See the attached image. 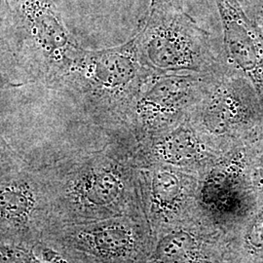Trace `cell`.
Listing matches in <instances>:
<instances>
[{"label": "cell", "instance_id": "6da1fadb", "mask_svg": "<svg viewBox=\"0 0 263 263\" xmlns=\"http://www.w3.org/2000/svg\"><path fill=\"white\" fill-rule=\"evenodd\" d=\"M35 167L50 203L49 231L120 216H145L139 166L125 141L110 138L101 148Z\"/></svg>", "mask_w": 263, "mask_h": 263}, {"label": "cell", "instance_id": "7a4b0ae2", "mask_svg": "<svg viewBox=\"0 0 263 263\" xmlns=\"http://www.w3.org/2000/svg\"><path fill=\"white\" fill-rule=\"evenodd\" d=\"M2 61L19 71L17 84L40 83L50 89L66 76L84 50L66 28L53 0L2 3Z\"/></svg>", "mask_w": 263, "mask_h": 263}, {"label": "cell", "instance_id": "3957f363", "mask_svg": "<svg viewBox=\"0 0 263 263\" xmlns=\"http://www.w3.org/2000/svg\"><path fill=\"white\" fill-rule=\"evenodd\" d=\"M152 73L141 64L132 38L117 47L84 49L54 90L68 96L92 122L115 138Z\"/></svg>", "mask_w": 263, "mask_h": 263}, {"label": "cell", "instance_id": "277c9868", "mask_svg": "<svg viewBox=\"0 0 263 263\" xmlns=\"http://www.w3.org/2000/svg\"><path fill=\"white\" fill-rule=\"evenodd\" d=\"M135 45L141 64L158 74L218 76L221 52L206 30L169 0H151Z\"/></svg>", "mask_w": 263, "mask_h": 263}, {"label": "cell", "instance_id": "5b68a950", "mask_svg": "<svg viewBox=\"0 0 263 263\" xmlns=\"http://www.w3.org/2000/svg\"><path fill=\"white\" fill-rule=\"evenodd\" d=\"M219 76L152 73L130 107L115 138L135 144L189 120Z\"/></svg>", "mask_w": 263, "mask_h": 263}, {"label": "cell", "instance_id": "8992f818", "mask_svg": "<svg viewBox=\"0 0 263 263\" xmlns=\"http://www.w3.org/2000/svg\"><path fill=\"white\" fill-rule=\"evenodd\" d=\"M1 242L33 245L51 226L47 191L34 165L1 139Z\"/></svg>", "mask_w": 263, "mask_h": 263}, {"label": "cell", "instance_id": "52a82bcc", "mask_svg": "<svg viewBox=\"0 0 263 263\" xmlns=\"http://www.w3.org/2000/svg\"><path fill=\"white\" fill-rule=\"evenodd\" d=\"M42 240L60 246L83 263H146L155 244L142 216L57 227Z\"/></svg>", "mask_w": 263, "mask_h": 263}, {"label": "cell", "instance_id": "ba28073f", "mask_svg": "<svg viewBox=\"0 0 263 263\" xmlns=\"http://www.w3.org/2000/svg\"><path fill=\"white\" fill-rule=\"evenodd\" d=\"M138 166L151 164L174 168L200 165L209 157L206 137L190 120L149 139L132 144Z\"/></svg>", "mask_w": 263, "mask_h": 263}, {"label": "cell", "instance_id": "9c48e42d", "mask_svg": "<svg viewBox=\"0 0 263 263\" xmlns=\"http://www.w3.org/2000/svg\"><path fill=\"white\" fill-rule=\"evenodd\" d=\"M139 173L143 213L156 238L180 207L186 180L178 168L161 164L140 166Z\"/></svg>", "mask_w": 263, "mask_h": 263}, {"label": "cell", "instance_id": "30bf717a", "mask_svg": "<svg viewBox=\"0 0 263 263\" xmlns=\"http://www.w3.org/2000/svg\"><path fill=\"white\" fill-rule=\"evenodd\" d=\"M0 263H83L48 240L33 245L1 242Z\"/></svg>", "mask_w": 263, "mask_h": 263}, {"label": "cell", "instance_id": "8fae6325", "mask_svg": "<svg viewBox=\"0 0 263 263\" xmlns=\"http://www.w3.org/2000/svg\"><path fill=\"white\" fill-rule=\"evenodd\" d=\"M248 238L254 247L263 248V216L254 221L249 231Z\"/></svg>", "mask_w": 263, "mask_h": 263}, {"label": "cell", "instance_id": "7c38bea8", "mask_svg": "<svg viewBox=\"0 0 263 263\" xmlns=\"http://www.w3.org/2000/svg\"><path fill=\"white\" fill-rule=\"evenodd\" d=\"M10 0H2V3H8Z\"/></svg>", "mask_w": 263, "mask_h": 263}]
</instances>
